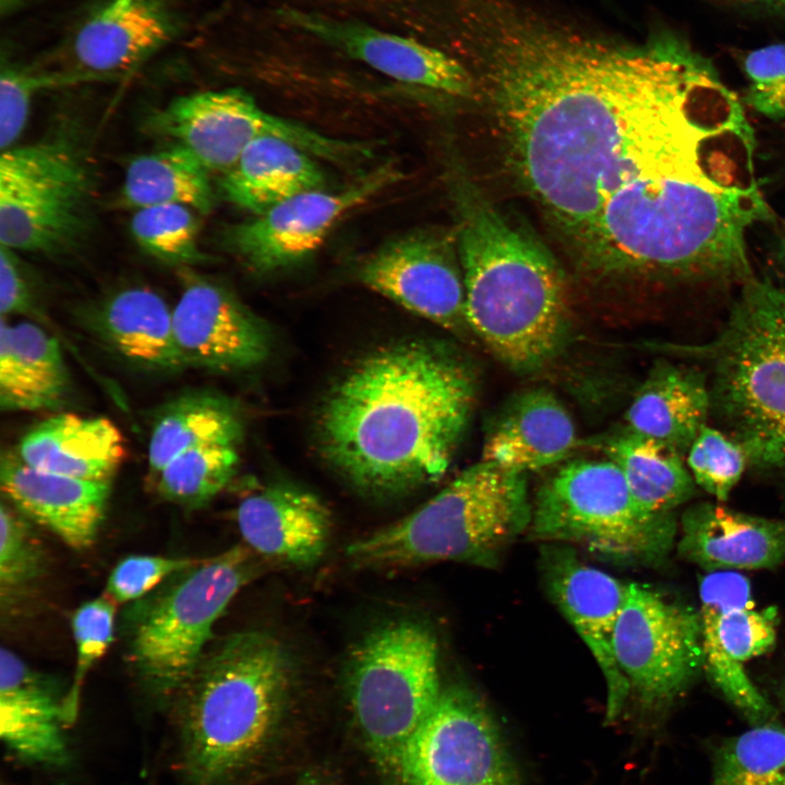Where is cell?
I'll list each match as a JSON object with an SVG mask.
<instances>
[{
    "mask_svg": "<svg viewBox=\"0 0 785 785\" xmlns=\"http://www.w3.org/2000/svg\"><path fill=\"white\" fill-rule=\"evenodd\" d=\"M467 31L508 165L581 251L606 201L724 85L680 39L613 45L512 0H474Z\"/></svg>",
    "mask_w": 785,
    "mask_h": 785,
    "instance_id": "6da1fadb",
    "label": "cell"
},
{
    "mask_svg": "<svg viewBox=\"0 0 785 785\" xmlns=\"http://www.w3.org/2000/svg\"><path fill=\"white\" fill-rule=\"evenodd\" d=\"M475 376L427 341L378 349L330 389L318 416L324 457L364 492L389 495L437 481L471 419Z\"/></svg>",
    "mask_w": 785,
    "mask_h": 785,
    "instance_id": "7a4b0ae2",
    "label": "cell"
},
{
    "mask_svg": "<svg viewBox=\"0 0 785 785\" xmlns=\"http://www.w3.org/2000/svg\"><path fill=\"white\" fill-rule=\"evenodd\" d=\"M451 181L468 326L507 367L534 372L563 347L568 310L548 251L464 173Z\"/></svg>",
    "mask_w": 785,
    "mask_h": 785,
    "instance_id": "3957f363",
    "label": "cell"
},
{
    "mask_svg": "<svg viewBox=\"0 0 785 785\" xmlns=\"http://www.w3.org/2000/svg\"><path fill=\"white\" fill-rule=\"evenodd\" d=\"M294 678L288 649L265 631L233 633L204 655L180 693L184 785H235L276 735Z\"/></svg>",
    "mask_w": 785,
    "mask_h": 785,
    "instance_id": "277c9868",
    "label": "cell"
},
{
    "mask_svg": "<svg viewBox=\"0 0 785 785\" xmlns=\"http://www.w3.org/2000/svg\"><path fill=\"white\" fill-rule=\"evenodd\" d=\"M649 348L704 371L710 419L742 447L749 470L785 488V287L752 276L713 338Z\"/></svg>",
    "mask_w": 785,
    "mask_h": 785,
    "instance_id": "5b68a950",
    "label": "cell"
},
{
    "mask_svg": "<svg viewBox=\"0 0 785 785\" xmlns=\"http://www.w3.org/2000/svg\"><path fill=\"white\" fill-rule=\"evenodd\" d=\"M526 473L480 462L404 518L353 541L350 561L364 568L457 561L493 567L530 528Z\"/></svg>",
    "mask_w": 785,
    "mask_h": 785,
    "instance_id": "8992f818",
    "label": "cell"
},
{
    "mask_svg": "<svg viewBox=\"0 0 785 785\" xmlns=\"http://www.w3.org/2000/svg\"><path fill=\"white\" fill-rule=\"evenodd\" d=\"M345 687L369 752L398 777L406 746L443 689L434 633L410 618L375 626L351 649Z\"/></svg>",
    "mask_w": 785,
    "mask_h": 785,
    "instance_id": "52a82bcc",
    "label": "cell"
},
{
    "mask_svg": "<svg viewBox=\"0 0 785 785\" xmlns=\"http://www.w3.org/2000/svg\"><path fill=\"white\" fill-rule=\"evenodd\" d=\"M529 529L542 541L572 543L609 561L648 566L667 558L678 523L674 512L643 510L609 459H581L564 464L542 484Z\"/></svg>",
    "mask_w": 785,
    "mask_h": 785,
    "instance_id": "ba28073f",
    "label": "cell"
},
{
    "mask_svg": "<svg viewBox=\"0 0 785 785\" xmlns=\"http://www.w3.org/2000/svg\"><path fill=\"white\" fill-rule=\"evenodd\" d=\"M1 152V245L51 256L76 249L90 227L94 192L78 144L57 135Z\"/></svg>",
    "mask_w": 785,
    "mask_h": 785,
    "instance_id": "9c48e42d",
    "label": "cell"
},
{
    "mask_svg": "<svg viewBox=\"0 0 785 785\" xmlns=\"http://www.w3.org/2000/svg\"><path fill=\"white\" fill-rule=\"evenodd\" d=\"M249 546L238 544L198 561L141 617L132 659L156 693H181L204 657L215 623L262 567Z\"/></svg>",
    "mask_w": 785,
    "mask_h": 785,
    "instance_id": "30bf717a",
    "label": "cell"
},
{
    "mask_svg": "<svg viewBox=\"0 0 785 785\" xmlns=\"http://www.w3.org/2000/svg\"><path fill=\"white\" fill-rule=\"evenodd\" d=\"M148 131L190 150L210 172H226L245 148L265 136L286 140L312 156L352 165L372 153L364 142L322 134L274 116L242 89L203 90L173 98L150 113Z\"/></svg>",
    "mask_w": 785,
    "mask_h": 785,
    "instance_id": "8fae6325",
    "label": "cell"
},
{
    "mask_svg": "<svg viewBox=\"0 0 785 785\" xmlns=\"http://www.w3.org/2000/svg\"><path fill=\"white\" fill-rule=\"evenodd\" d=\"M617 665L643 708L664 710L703 671L699 611L628 583L614 633Z\"/></svg>",
    "mask_w": 785,
    "mask_h": 785,
    "instance_id": "7c38bea8",
    "label": "cell"
},
{
    "mask_svg": "<svg viewBox=\"0 0 785 785\" xmlns=\"http://www.w3.org/2000/svg\"><path fill=\"white\" fill-rule=\"evenodd\" d=\"M402 785H520L515 762L483 700L443 687L401 757Z\"/></svg>",
    "mask_w": 785,
    "mask_h": 785,
    "instance_id": "4fadbf2b",
    "label": "cell"
},
{
    "mask_svg": "<svg viewBox=\"0 0 785 785\" xmlns=\"http://www.w3.org/2000/svg\"><path fill=\"white\" fill-rule=\"evenodd\" d=\"M703 671L751 726L777 721V710L742 664L776 640V611L756 608L749 580L736 570L708 572L700 581Z\"/></svg>",
    "mask_w": 785,
    "mask_h": 785,
    "instance_id": "5bb4252c",
    "label": "cell"
},
{
    "mask_svg": "<svg viewBox=\"0 0 785 785\" xmlns=\"http://www.w3.org/2000/svg\"><path fill=\"white\" fill-rule=\"evenodd\" d=\"M401 178V170L387 162L338 191L318 189L298 194L251 220L228 227L221 235L222 244L253 271L290 266L316 251L348 213Z\"/></svg>",
    "mask_w": 785,
    "mask_h": 785,
    "instance_id": "9a60e30c",
    "label": "cell"
},
{
    "mask_svg": "<svg viewBox=\"0 0 785 785\" xmlns=\"http://www.w3.org/2000/svg\"><path fill=\"white\" fill-rule=\"evenodd\" d=\"M369 289L444 328L468 326L455 228L401 235L366 257L358 270Z\"/></svg>",
    "mask_w": 785,
    "mask_h": 785,
    "instance_id": "2e32d148",
    "label": "cell"
},
{
    "mask_svg": "<svg viewBox=\"0 0 785 785\" xmlns=\"http://www.w3.org/2000/svg\"><path fill=\"white\" fill-rule=\"evenodd\" d=\"M179 278L182 290L172 322L185 366L231 372L266 360L267 329L228 288L193 268L179 269Z\"/></svg>",
    "mask_w": 785,
    "mask_h": 785,
    "instance_id": "e0dca14e",
    "label": "cell"
},
{
    "mask_svg": "<svg viewBox=\"0 0 785 785\" xmlns=\"http://www.w3.org/2000/svg\"><path fill=\"white\" fill-rule=\"evenodd\" d=\"M547 593L592 653L606 684V720L621 712L630 686L614 653V633L628 583L582 561L566 546L542 553Z\"/></svg>",
    "mask_w": 785,
    "mask_h": 785,
    "instance_id": "ac0fdd59",
    "label": "cell"
},
{
    "mask_svg": "<svg viewBox=\"0 0 785 785\" xmlns=\"http://www.w3.org/2000/svg\"><path fill=\"white\" fill-rule=\"evenodd\" d=\"M289 16L309 34L396 81L459 98L476 96L470 70L438 48L360 23L300 12Z\"/></svg>",
    "mask_w": 785,
    "mask_h": 785,
    "instance_id": "d6986e66",
    "label": "cell"
},
{
    "mask_svg": "<svg viewBox=\"0 0 785 785\" xmlns=\"http://www.w3.org/2000/svg\"><path fill=\"white\" fill-rule=\"evenodd\" d=\"M239 531L261 558L309 567L324 555L331 515L313 493L290 484H270L246 496L237 510Z\"/></svg>",
    "mask_w": 785,
    "mask_h": 785,
    "instance_id": "ffe728a7",
    "label": "cell"
},
{
    "mask_svg": "<svg viewBox=\"0 0 785 785\" xmlns=\"http://www.w3.org/2000/svg\"><path fill=\"white\" fill-rule=\"evenodd\" d=\"M678 555L708 572L770 569L785 560V519L701 502L679 520Z\"/></svg>",
    "mask_w": 785,
    "mask_h": 785,
    "instance_id": "44dd1931",
    "label": "cell"
},
{
    "mask_svg": "<svg viewBox=\"0 0 785 785\" xmlns=\"http://www.w3.org/2000/svg\"><path fill=\"white\" fill-rule=\"evenodd\" d=\"M0 484L13 506L72 548L84 550L94 543L109 498V482L41 471L9 451L1 457Z\"/></svg>",
    "mask_w": 785,
    "mask_h": 785,
    "instance_id": "7402d4cb",
    "label": "cell"
},
{
    "mask_svg": "<svg viewBox=\"0 0 785 785\" xmlns=\"http://www.w3.org/2000/svg\"><path fill=\"white\" fill-rule=\"evenodd\" d=\"M174 19L161 0H107L75 32L76 72L95 78L130 70L166 46Z\"/></svg>",
    "mask_w": 785,
    "mask_h": 785,
    "instance_id": "603a6c76",
    "label": "cell"
},
{
    "mask_svg": "<svg viewBox=\"0 0 785 785\" xmlns=\"http://www.w3.org/2000/svg\"><path fill=\"white\" fill-rule=\"evenodd\" d=\"M579 445L575 422L558 398L543 388L512 396L485 435L481 460L527 473L567 459Z\"/></svg>",
    "mask_w": 785,
    "mask_h": 785,
    "instance_id": "cb8c5ba5",
    "label": "cell"
},
{
    "mask_svg": "<svg viewBox=\"0 0 785 785\" xmlns=\"http://www.w3.org/2000/svg\"><path fill=\"white\" fill-rule=\"evenodd\" d=\"M711 418L704 371L690 362L657 360L625 413L626 431L655 439L684 457Z\"/></svg>",
    "mask_w": 785,
    "mask_h": 785,
    "instance_id": "d4e9b609",
    "label": "cell"
},
{
    "mask_svg": "<svg viewBox=\"0 0 785 785\" xmlns=\"http://www.w3.org/2000/svg\"><path fill=\"white\" fill-rule=\"evenodd\" d=\"M63 699L59 700L19 656L0 653V736L19 758L45 765L69 759L62 732Z\"/></svg>",
    "mask_w": 785,
    "mask_h": 785,
    "instance_id": "484cf974",
    "label": "cell"
},
{
    "mask_svg": "<svg viewBox=\"0 0 785 785\" xmlns=\"http://www.w3.org/2000/svg\"><path fill=\"white\" fill-rule=\"evenodd\" d=\"M16 454L41 471L109 482L124 458L125 445L120 430L106 418L59 413L26 432Z\"/></svg>",
    "mask_w": 785,
    "mask_h": 785,
    "instance_id": "4316f807",
    "label": "cell"
},
{
    "mask_svg": "<svg viewBox=\"0 0 785 785\" xmlns=\"http://www.w3.org/2000/svg\"><path fill=\"white\" fill-rule=\"evenodd\" d=\"M92 323L101 340L133 364L162 373L185 367L172 310L148 288L132 286L109 294L94 307Z\"/></svg>",
    "mask_w": 785,
    "mask_h": 785,
    "instance_id": "83f0119b",
    "label": "cell"
},
{
    "mask_svg": "<svg viewBox=\"0 0 785 785\" xmlns=\"http://www.w3.org/2000/svg\"><path fill=\"white\" fill-rule=\"evenodd\" d=\"M69 390L70 375L58 340L37 324H10L1 316V409H53L61 406Z\"/></svg>",
    "mask_w": 785,
    "mask_h": 785,
    "instance_id": "f1b7e54d",
    "label": "cell"
},
{
    "mask_svg": "<svg viewBox=\"0 0 785 785\" xmlns=\"http://www.w3.org/2000/svg\"><path fill=\"white\" fill-rule=\"evenodd\" d=\"M309 153L274 136L257 138L222 173L220 189L255 216L298 194L322 189L325 176Z\"/></svg>",
    "mask_w": 785,
    "mask_h": 785,
    "instance_id": "f546056e",
    "label": "cell"
},
{
    "mask_svg": "<svg viewBox=\"0 0 785 785\" xmlns=\"http://www.w3.org/2000/svg\"><path fill=\"white\" fill-rule=\"evenodd\" d=\"M209 172L190 150L168 142L129 162L117 201L133 210L180 204L207 215L215 204Z\"/></svg>",
    "mask_w": 785,
    "mask_h": 785,
    "instance_id": "4dcf8cb0",
    "label": "cell"
},
{
    "mask_svg": "<svg viewBox=\"0 0 785 785\" xmlns=\"http://www.w3.org/2000/svg\"><path fill=\"white\" fill-rule=\"evenodd\" d=\"M243 425L239 411L213 392H192L166 404L153 425L148 467L156 476L173 458L195 447L239 444Z\"/></svg>",
    "mask_w": 785,
    "mask_h": 785,
    "instance_id": "1f68e13d",
    "label": "cell"
},
{
    "mask_svg": "<svg viewBox=\"0 0 785 785\" xmlns=\"http://www.w3.org/2000/svg\"><path fill=\"white\" fill-rule=\"evenodd\" d=\"M603 450L623 472L637 504L650 514H671L696 494V482L675 449L625 431Z\"/></svg>",
    "mask_w": 785,
    "mask_h": 785,
    "instance_id": "d6a6232c",
    "label": "cell"
},
{
    "mask_svg": "<svg viewBox=\"0 0 785 785\" xmlns=\"http://www.w3.org/2000/svg\"><path fill=\"white\" fill-rule=\"evenodd\" d=\"M709 785H785V726H751L710 749Z\"/></svg>",
    "mask_w": 785,
    "mask_h": 785,
    "instance_id": "836d02e7",
    "label": "cell"
},
{
    "mask_svg": "<svg viewBox=\"0 0 785 785\" xmlns=\"http://www.w3.org/2000/svg\"><path fill=\"white\" fill-rule=\"evenodd\" d=\"M239 444L192 448L169 461L156 475L160 495L178 505L197 508L218 495L235 474Z\"/></svg>",
    "mask_w": 785,
    "mask_h": 785,
    "instance_id": "e575fe53",
    "label": "cell"
},
{
    "mask_svg": "<svg viewBox=\"0 0 785 785\" xmlns=\"http://www.w3.org/2000/svg\"><path fill=\"white\" fill-rule=\"evenodd\" d=\"M195 210L166 204L134 210L132 237L150 257L178 269L193 268L208 261L200 246V220Z\"/></svg>",
    "mask_w": 785,
    "mask_h": 785,
    "instance_id": "d590c367",
    "label": "cell"
},
{
    "mask_svg": "<svg viewBox=\"0 0 785 785\" xmlns=\"http://www.w3.org/2000/svg\"><path fill=\"white\" fill-rule=\"evenodd\" d=\"M687 467L698 486L724 503L748 469V460L736 440L705 425L687 452Z\"/></svg>",
    "mask_w": 785,
    "mask_h": 785,
    "instance_id": "8d00e7d4",
    "label": "cell"
},
{
    "mask_svg": "<svg viewBox=\"0 0 785 785\" xmlns=\"http://www.w3.org/2000/svg\"><path fill=\"white\" fill-rule=\"evenodd\" d=\"M92 80L78 73H41L28 67L8 63L0 76V148L14 146L22 134L35 96L46 88Z\"/></svg>",
    "mask_w": 785,
    "mask_h": 785,
    "instance_id": "74e56055",
    "label": "cell"
},
{
    "mask_svg": "<svg viewBox=\"0 0 785 785\" xmlns=\"http://www.w3.org/2000/svg\"><path fill=\"white\" fill-rule=\"evenodd\" d=\"M114 613L113 601L106 595L82 604L73 614L76 662L72 685L63 698L67 722L76 715L82 686L88 672L112 642Z\"/></svg>",
    "mask_w": 785,
    "mask_h": 785,
    "instance_id": "f35d334b",
    "label": "cell"
},
{
    "mask_svg": "<svg viewBox=\"0 0 785 785\" xmlns=\"http://www.w3.org/2000/svg\"><path fill=\"white\" fill-rule=\"evenodd\" d=\"M748 85L744 104L770 119H785V43L749 51L742 59Z\"/></svg>",
    "mask_w": 785,
    "mask_h": 785,
    "instance_id": "ab89813d",
    "label": "cell"
},
{
    "mask_svg": "<svg viewBox=\"0 0 785 785\" xmlns=\"http://www.w3.org/2000/svg\"><path fill=\"white\" fill-rule=\"evenodd\" d=\"M0 528V584L3 595L17 590L37 575L41 553L26 522L3 503Z\"/></svg>",
    "mask_w": 785,
    "mask_h": 785,
    "instance_id": "60d3db41",
    "label": "cell"
},
{
    "mask_svg": "<svg viewBox=\"0 0 785 785\" xmlns=\"http://www.w3.org/2000/svg\"><path fill=\"white\" fill-rule=\"evenodd\" d=\"M198 561L153 555H131L110 573L106 595L113 602H129L143 596L170 575L185 571Z\"/></svg>",
    "mask_w": 785,
    "mask_h": 785,
    "instance_id": "b9f144b4",
    "label": "cell"
},
{
    "mask_svg": "<svg viewBox=\"0 0 785 785\" xmlns=\"http://www.w3.org/2000/svg\"><path fill=\"white\" fill-rule=\"evenodd\" d=\"M0 313L3 317L37 313L26 268L16 251L4 245H0Z\"/></svg>",
    "mask_w": 785,
    "mask_h": 785,
    "instance_id": "7bdbcfd3",
    "label": "cell"
},
{
    "mask_svg": "<svg viewBox=\"0 0 785 785\" xmlns=\"http://www.w3.org/2000/svg\"><path fill=\"white\" fill-rule=\"evenodd\" d=\"M740 4L763 8V9H785V0H737Z\"/></svg>",
    "mask_w": 785,
    "mask_h": 785,
    "instance_id": "ee69618b",
    "label": "cell"
},
{
    "mask_svg": "<svg viewBox=\"0 0 785 785\" xmlns=\"http://www.w3.org/2000/svg\"><path fill=\"white\" fill-rule=\"evenodd\" d=\"M774 253L777 262L785 267V224L776 237Z\"/></svg>",
    "mask_w": 785,
    "mask_h": 785,
    "instance_id": "f6af8a7d",
    "label": "cell"
},
{
    "mask_svg": "<svg viewBox=\"0 0 785 785\" xmlns=\"http://www.w3.org/2000/svg\"><path fill=\"white\" fill-rule=\"evenodd\" d=\"M294 785H335L331 782L316 776V775H306L302 777L297 784Z\"/></svg>",
    "mask_w": 785,
    "mask_h": 785,
    "instance_id": "bcb514c9",
    "label": "cell"
},
{
    "mask_svg": "<svg viewBox=\"0 0 785 785\" xmlns=\"http://www.w3.org/2000/svg\"><path fill=\"white\" fill-rule=\"evenodd\" d=\"M773 691L776 697L778 706L785 715V679L781 681Z\"/></svg>",
    "mask_w": 785,
    "mask_h": 785,
    "instance_id": "7dc6e473",
    "label": "cell"
}]
</instances>
